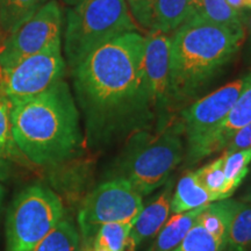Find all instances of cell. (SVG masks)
Returning <instances> with one entry per match:
<instances>
[{"instance_id": "obj_32", "label": "cell", "mask_w": 251, "mask_h": 251, "mask_svg": "<svg viewBox=\"0 0 251 251\" xmlns=\"http://www.w3.org/2000/svg\"><path fill=\"white\" fill-rule=\"evenodd\" d=\"M63 1L65 2L67 5H70V6H75L77 4H79L80 1H83V0H63Z\"/></svg>"}, {"instance_id": "obj_9", "label": "cell", "mask_w": 251, "mask_h": 251, "mask_svg": "<svg viewBox=\"0 0 251 251\" xmlns=\"http://www.w3.org/2000/svg\"><path fill=\"white\" fill-rule=\"evenodd\" d=\"M63 15L56 0H48L20 23L0 46V68L62 43Z\"/></svg>"}, {"instance_id": "obj_36", "label": "cell", "mask_w": 251, "mask_h": 251, "mask_svg": "<svg viewBox=\"0 0 251 251\" xmlns=\"http://www.w3.org/2000/svg\"><path fill=\"white\" fill-rule=\"evenodd\" d=\"M250 251H251V249H250Z\"/></svg>"}, {"instance_id": "obj_21", "label": "cell", "mask_w": 251, "mask_h": 251, "mask_svg": "<svg viewBox=\"0 0 251 251\" xmlns=\"http://www.w3.org/2000/svg\"><path fill=\"white\" fill-rule=\"evenodd\" d=\"M135 221L102 225L97 230L92 241L85 247L106 251H126L128 237Z\"/></svg>"}, {"instance_id": "obj_25", "label": "cell", "mask_w": 251, "mask_h": 251, "mask_svg": "<svg viewBox=\"0 0 251 251\" xmlns=\"http://www.w3.org/2000/svg\"><path fill=\"white\" fill-rule=\"evenodd\" d=\"M172 251H225V248L197 221L179 246Z\"/></svg>"}, {"instance_id": "obj_19", "label": "cell", "mask_w": 251, "mask_h": 251, "mask_svg": "<svg viewBox=\"0 0 251 251\" xmlns=\"http://www.w3.org/2000/svg\"><path fill=\"white\" fill-rule=\"evenodd\" d=\"M33 251H83L79 229L64 215Z\"/></svg>"}, {"instance_id": "obj_15", "label": "cell", "mask_w": 251, "mask_h": 251, "mask_svg": "<svg viewBox=\"0 0 251 251\" xmlns=\"http://www.w3.org/2000/svg\"><path fill=\"white\" fill-rule=\"evenodd\" d=\"M192 17L191 0H155L152 5L151 28L169 34L178 29Z\"/></svg>"}, {"instance_id": "obj_33", "label": "cell", "mask_w": 251, "mask_h": 251, "mask_svg": "<svg viewBox=\"0 0 251 251\" xmlns=\"http://www.w3.org/2000/svg\"><path fill=\"white\" fill-rule=\"evenodd\" d=\"M0 169H5V162H0Z\"/></svg>"}, {"instance_id": "obj_16", "label": "cell", "mask_w": 251, "mask_h": 251, "mask_svg": "<svg viewBox=\"0 0 251 251\" xmlns=\"http://www.w3.org/2000/svg\"><path fill=\"white\" fill-rule=\"evenodd\" d=\"M206 207L207 205L181 214H175L170 220H168L159 230L152 251L175 250L191 230V228L196 225L198 218Z\"/></svg>"}, {"instance_id": "obj_28", "label": "cell", "mask_w": 251, "mask_h": 251, "mask_svg": "<svg viewBox=\"0 0 251 251\" xmlns=\"http://www.w3.org/2000/svg\"><path fill=\"white\" fill-rule=\"evenodd\" d=\"M251 149V124H249L242 129L238 130L234 137L229 141V143L225 148V155L233 153L240 150Z\"/></svg>"}, {"instance_id": "obj_11", "label": "cell", "mask_w": 251, "mask_h": 251, "mask_svg": "<svg viewBox=\"0 0 251 251\" xmlns=\"http://www.w3.org/2000/svg\"><path fill=\"white\" fill-rule=\"evenodd\" d=\"M251 124V86L241 94L230 112L220 124L186 148L187 164L199 161L225 149L238 130Z\"/></svg>"}, {"instance_id": "obj_26", "label": "cell", "mask_w": 251, "mask_h": 251, "mask_svg": "<svg viewBox=\"0 0 251 251\" xmlns=\"http://www.w3.org/2000/svg\"><path fill=\"white\" fill-rule=\"evenodd\" d=\"M12 101L0 97V162H5L14 155H18L12 134Z\"/></svg>"}, {"instance_id": "obj_6", "label": "cell", "mask_w": 251, "mask_h": 251, "mask_svg": "<svg viewBox=\"0 0 251 251\" xmlns=\"http://www.w3.org/2000/svg\"><path fill=\"white\" fill-rule=\"evenodd\" d=\"M64 216L57 194L42 185L25 188L12 201L6 220V251H33Z\"/></svg>"}, {"instance_id": "obj_34", "label": "cell", "mask_w": 251, "mask_h": 251, "mask_svg": "<svg viewBox=\"0 0 251 251\" xmlns=\"http://www.w3.org/2000/svg\"><path fill=\"white\" fill-rule=\"evenodd\" d=\"M249 31H250V34H251V17L249 18Z\"/></svg>"}, {"instance_id": "obj_27", "label": "cell", "mask_w": 251, "mask_h": 251, "mask_svg": "<svg viewBox=\"0 0 251 251\" xmlns=\"http://www.w3.org/2000/svg\"><path fill=\"white\" fill-rule=\"evenodd\" d=\"M155 0H126L135 23L150 30L152 5Z\"/></svg>"}, {"instance_id": "obj_31", "label": "cell", "mask_w": 251, "mask_h": 251, "mask_svg": "<svg viewBox=\"0 0 251 251\" xmlns=\"http://www.w3.org/2000/svg\"><path fill=\"white\" fill-rule=\"evenodd\" d=\"M2 171H4V169H0V177L2 176ZM4 198H5V188H4V186H2L1 181H0V211H1L2 202H4Z\"/></svg>"}, {"instance_id": "obj_23", "label": "cell", "mask_w": 251, "mask_h": 251, "mask_svg": "<svg viewBox=\"0 0 251 251\" xmlns=\"http://www.w3.org/2000/svg\"><path fill=\"white\" fill-rule=\"evenodd\" d=\"M48 0H0V27L12 31Z\"/></svg>"}, {"instance_id": "obj_22", "label": "cell", "mask_w": 251, "mask_h": 251, "mask_svg": "<svg viewBox=\"0 0 251 251\" xmlns=\"http://www.w3.org/2000/svg\"><path fill=\"white\" fill-rule=\"evenodd\" d=\"M224 157V172L226 178L224 199H229L249 172L251 163V149L222 155Z\"/></svg>"}, {"instance_id": "obj_29", "label": "cell", "mask_w": 251, "mask_h": 251, "mask_svg": "<svg viewBox=\"0 0 251 251\" xmlns=\"http://www.w3.org/2000/svg\"><path fill=\"white\" fill-rule=\"evenodd\" d=\"M231 7L241 11V9H251V0H226Z\"/></svg>"}, {"instance_id": "obj_17", "label": "cell", "mask_w": 251, "mask_h": 251, "mask_svg": "<svg viewBox=\"0 0 251 251\" xmlns=\"http://www.w3.org/2000/svg\"><path fill=\"white\" fill-rule=\"evenodd\" d=\"M192 17L219 26L244 29L240 11L231 7L226 0H191Z\"/></svg>"}, {"instance_id": "obj_20", "label": "cell", "mask_w": 251, "mask_h": 251, "mask_svg": "<svg viewBox=\"0 0 251 251\" xmlns=\"http://www.w3.org/2000/svg\"><path fill=\"white\" fill-rule=\"evenodd\" d=\"M251 205L237 200L229 225L226 251H250Z\"/></svg>"}, {"instance_id": "obj_4", "label": "cell", "mask_w": 251, "mask_h": 251, "mask_svg": "<svg viewBox=\"0 0 251 251\" xmlns=\"http://www.w3.org/2000/svg\"><path fill=\"white\" fill-rule=\"evenodd\" d=\"M179 127L157 134L149 130L130 135L112 169L113 177L128 181L141 197L148 196L169 180L184 158Z\"/></svg>"}, {"instance_id": "obj_10", "label": "cell", "mask_w": 251, "mask_h": 251, "mask_svg": "<svg viewBox=\"0 0 251 251\" xmlns=\"http://www.w3.org/2000/svg\"><path fill=\"white\" fill-rule=\"evenodd\" d=\"M251 86V72L220 87L181 112L178 127L186 137L187 147L215 128L230 112L240 96Z\"/></svg>"}, {"instance_id": "obj_14", "label": "cell", "mask_w": 251, "mask_h": 251, "mask_svg": "<svg viewBox=\"0 0 251 251\" xmlns=\"http://www.w3.org/2000/svg\"><path fill=\"white\" fill-rule=\"evenodd\" d=\"M214 201L212 194L198 179L196 171H188L180 178L172 193L170 212L174 215L181 214Z\"/></svg>"}, {"instance_id": "obj_3", "label": "cell", "mask_w": 251, "mask_h": 251, "mask_svg": "<svg viewBox=\"0 0 251 251\" xmlns=\"http://www.w3.org/2000/svg\"><path fill=\"white\" fill-rule=\"evenodd\" d=\"M244 29L190 18L170 37L171 105L193 99L237 54Z\"/></svg>"}, {"instance_id": "obj_35", "label": "cell", "mask_w": 251, "mask_h": 251, "mask_svg": "<svg viewBox=\"0 0 251 251\" xmlns=\"http://www.w3.org/2000/svg\"><path fill=\"white\" fill-rule=\"evenodd\" d=\"M83 251H86V250H85V249H84V250H83Z\"/></svg>"}, {"instance_id": "obj_2", "label": "cell", "mask_w": 251, "mask_h": 251, "mask_svg": "<svg viewBox=\"0 0 251 251\" xmlns=\"http://www.w3.org/2000/svg\"><path fill=\"white\" fill-rule=\"evenodd\" d=\"M11 118L15 146L34 164H61L80 148L79 112L63 79L37 96L12 102Z\"/></svg>"}, {"instance_id": "obj_12", "label": "cell", "mask_w": 251, "mask_h": 251, "mask_svg": "<svg viewBox=\"0 0 251 251\" xmlns=\"http://www.w3.org/2000/svg\"><path fill=\"white\" fill-rule=\"evenodd\" d=\"M144 69L156 113L171 106L169 94L170 79V36L159 30H149L146 36Z\"/></svg>"}, {"instance_id": "obj_24", "label": "cell", "mask_w": 251, "mask_h": 251, "mask_svg": "<svg viewBox=\"0 0 251 251\" xmlns=\"http://www.w3.org/2000/svg\"><path fill=\"white\" fill-rule=\"evenodd\" d=\"M198 179L203 187L212 194L215 201L224 200L225 192V172H224V157H219L202 168L196 170Z\"/></svg>"}, {"instance_id": "obj_1", "label": "cell", "mask_w": 251, "mask_h": 251, "mask_svg": "<svg viewBox=\"0 0 251 251\" xmlns=\"http://www.w3.org/2000/svg\"><path fill=\"white\" fill-rule=\"evenodd\" d=\"M144 49L146 36L128 31L94 48L71 70L90 146H108L151 128L156 109Z\"/></svg>"}, {"instance_id": "obj_7", "label": "cell", "mask_w": 251, "mask_h": 251, "mask_svg": "<svg viewBox=\"0 0 251 251\" xmlns=\"http://www.w3.org/2000/svg\"><path fill=\"white\" fill-rule=\"evenodd\" d=\"M143 207L142 197L128 181L120 178L103 181L85 198L78 214L84 246L102 225L135 221Z\"/></svg>"}, {"instance_id": "obj_13", "label": "cell", "mask_w": 251, "mask_h": 251, "mask_svg": "<svg viewBox=\"0 0 251 251\" xmlns=\"http://www.w3.org/2000/svg\"><path fill=\"white\" fill-rule=\"evenodd\" d=\"M172 193L174 183L172 180H168L161 194H158V197L155 198L148 206L143 207L130 230L126 251H135L141 243L159 233L170 215Z\"/></svg>"}, {"instance_id": "obj_30", "label": "cell", "mask_w": 251, "mask_h": 251, "mask_svg": "<svg viewBox=\"0 0 251 251\" xmlns=\"http://www.w3.org/2000/svg\"><path fill=\"white\" fill-rule=\"evenodd\" d=\"M240 201L249 203V205H251V185H250L249 187H248V190L246 191V192L242 194V197H241Z\"/></svg>"}, {"instance_id": "obj_18", "label": "cell", "mask_w": 251, "mask_h": 251, "mask_svg": "<svg viewBox=\"0 0 251 251\" xmlns=\"http://www.w3.org/2000/svg\"><path fill=\"white\" fill-rule=\"evenodd\" d=\"M237 200L224 199L211 202L203 209L197 221L216 238V241L225 248L227 246V237L231 216L236 207Z\"/></svg>"}, {"instance_id": "obj_5", "label": "cell", "mask_w": 251, "mask_h": 251, "mask_svg": "<svg viewBox=\"0 0 251 251\" xmlns=\"http://www.w3.org/2000/svg\"><path fill=\"white\" fill-rule=\"evenodd\" d=\"M128 31H136V23L126 0H83L67 15V64L72 70L94 48Z\"/></svg>"}, {"instance_id": "obj_8", "label": "cell", "mask_w": 251, "mask_h": 251, "mask_svg": "<svg viewBox=\"0 0 251 251\" xmlns=\"http://www.w3.org/2000/svg\"><path fill=\"white\" fill-rule=\"evenodd\" d=\"M65 68L62 43L0 68V97L15 102L37 96L62 80Z\"/></svg>"}]
</instances>
